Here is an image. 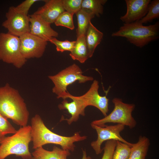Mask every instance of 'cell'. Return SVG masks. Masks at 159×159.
<instances>
[{
  "mask_svg": "<svg viewBox=\"0 0 159 159\" xmlns=\"http://www.w3.org/2000/svg\"><path fill=\"white\" fill-rule=\"evenodd\" d=\"M92 127L96 131L97 135L96 140L92 142L91 146L97 155L101 154L103 150L101 148L102 143L107 140H114L118 141L128 145L132 147L134 143H130L123 138L120 133L124 128V125L121 124L112 125H105L100 127L91 124Z\"/></svg>",
  "mask_w": 159,
  "mask_h": 159,
  "instance_id": "8",
  "label": "cell"
},
{
  "mask_svg": "<svg viewBox=\"0 0 159 159\" xmlns=\"http://www.w3.org/2000/svg\"><path fill=\"white\" fill-rule=\"evenodd\" d=\"M69 55L74 60L84 63L89 58L85 35L77 37L74 47Z\"/></svg>",
  "mask_w": 159,
  "mask_h": 159,
  "instance_id": "18",
  "label": "cell"
},
{
  "mask_svg": "<svg viewBox=\"0 0 159 159\" xmlns=\"http://www.w3.org/2000/svg\"><path fill=\"white\" fill-rule=\"evenodd\" d=\"M29 16L31 34L47 42L58 37V33L51 28V24L34 13Z\"/></svg>",
  "mask_w": 159,
  "mask_h": 159,
  "instance_id": "13",
  "label": "cell"
},
{
  "mask_svg": "<svg viewBox=\"0 0 159 159\" xmlns=\"http://www.w3.org/2000/svg\"><path fill=\"white\" fill-rule=\"evenodd\" d=\"M19 37L21 52L26 59L39 58L42 56L47 41L32 34L29 32Z\"/></svg>",
  "mask_w": 159,
  "mask_h": 159,
  "instance_id": "11",
  "label": "cell"
},
{
  "mask_svg": "<svg viewBox=\"0 0 159 159\" xmlns=\"http://www.w3.org/2000/svg\"><path fill=\"white\" fill-rule=\"evenodd\" d=\"M72 100L69 102L66 99H64L58 107L60 110H66L71 115V117L69 119H61V120H65L67 123L70 125L73 122H77L78 120L80 115L84 116L85 110L75 99L71 98Z\"/></svg>",
  "mask_w": 159,
  "mask_h": 159,
  "instance_id": "16",
  "label": "cell"
},
{
  "mask_svg": "<svg viewBox=\"0 0 159 159\" xmlns=\"http://www.w3.org/2000/svg\"><path fill=\"white\" fill-rule=\"evenodd\" d=\"M112 102L114 106L112 111L101 119L93 121L91 124L103 127L107 123H117L127 126L130 129L134 128L137 122L132 116V112L135 105L124 103L117 98H113Z\"/></svg>",
  "mask_w": 159,
  "mask_h": 159,
  "instance_id": "6",
  "label": "cell"
},
{
  "mask_svg": "<svg viewBox=\"0 0 159 159\" xmlns=\"http://www.w3.org/2000/svg\"><path fill=\"white\" fill-rule=\"evenodd\" d=\"M31 121L32 148L34 150L46 144H52L61 146L63 150L73 152L75 147L74 142L83 141L87 138L86 136L80 135L79 132L68 137L55 133L45 126L38 114L33 117Z\"/></svg>",
  "mask_w": 159,
  "mask_h": 159,
  "instance_id": "1",
  "label": "cell"
},
{
  "mask_svg": "<svg viewBox=\"0 0 159 159\" xmlns=\"http://www.w3.org/2000/svg\"><path fill=\"white\" fill-rule=\"evenodd\" d=\"M39 0H26L16 7L15 9L17 11L28 15V12L31 6Z\"/></svg>",
  "mask_w": 159,
  "mask_h": 159,
  "instance_id": "29",
  "label": "cell"
},
{
  "mask_svg": "<svg viewBox=\"0 0 159 159\" xmlns=\"http://www.w3.org/2000/svg\"><path fill=\"white\" fill-rule=\"evenodd\" d=\"M6 19L2 26L8 33L19 37L29 32L30 23L28 15L17 11L14 6L10 7L6 13Z\"/></svg>",
  "mask_w": 159,
  "mask_h": 159,
  "instance_id": "9",
  "label": "cell"
},
{
  "mask_svg": "<svg viewBox=\"0 0 159 159\" xmlns=\"http://www.w3.org/2000/svg\"><path fill=\"white\" fill-rule=\"evenodd\" d=\"M44 5L34 14L50 24L54 23L59 15L65 11L62 0H44Z\"/></svg>",
  "mask_w": 159,
  "mask_h": 159,
  "instance_id": "14",
  "label": "cell"
},
{
  "mask_svg": "<svg viewBox=\"0 0 159 159\" xmlns=\"http://www.w3.org/2000/svg\"><path fill=\"white\" fill-rule=\"evenodd\" d=\"M17 131L7 119L0 113V136H5L8 134H14Z\"/></svg>",
  "mask_w": 159,
  "mask_h": 159,
  "instance_id": "27",
  "label": "cell"
},
{
  "mask_svg": "<svg viewBox=\"0 0 159 159\" xmlns=\"http://www.w3.org/2000/svg\"><path fill=\"white\" fill-rule=\"evenodd\" d=\"M83 155L81 159H92V158L89 156H87V153L85 150H83Z\"/></svg>",
  "mask_w": 159,
  "mask_h": 159,
  "instance_id": "30",
  "label": "cell"
},
{
  "mask_svg": "<svg viewBox=\"0 0 159 159\" xmlns=\"http://www.w3.org/2000/svg\"><path fill=\"white\" fill-rule=\"evenodd\" d=\"M49 41L55 45L57 52H62L65 51L71 52L74 47L75 42V41H70L67 40L60 41L55 37L52 38Z\"/></svg>",
  "mask_w": 159,
  "mask_h": 159,
  "instance_id": "25",
  "label": "cell"
},
{
  "mask_svg": "<svg viewBox=\"0 0 159 159\" xmlns=\"http://www.w3.org/2000/svg\"><path fill=\"white\" fill-rule=\"evenodd\" d=\"M99 82L94 80L89 90L84 95L72 97L76 99L84 109L89 106L95 107L99 109L105 116L109 111V99L106 95L102 96L98 92Z\"/></svg>",
  "mask_w": 159,
  "mask_h": 159,
  "instance_id": "10",
  "label": "cell"
},
{
  "mask_svg": "<svg viewBox=\"0 0 159 159\" xmlns=\"http://www.w3.org/2000/svg\"><path fill=\"white\" fill-rule=\"evenodd\" d=\"M131 147L126 144L116 141L112 159H129Z\"/></svg>",
  "mask_w": 159,
  "mask_h": 159,
  "instance_id": "23",
  "label": "cell"
},
{
  "mask_svg": "<svg viewBox=\"0 0 159 159\" xmlns=\"http://www.w3.org/2000/svg\"><path fill=\"white\" fill-rule=\"evenodd\" d=\"M150 145L148 138L140 136L138 141L131 148L129 159H145Z\"/></svg>",
  "mask_w": 159,
  "mask_h": 159,
  "instance_id": "19",
  "label": "cell"
},
{
  "mask_svg": "<svg viewBox=\"0 0 159 159\" xmlns=\"http://www.w3.org/2000/svg\"><path fill=\"white\" fill-rule=\"evenodd\" d=\"M73 15L65 11L59 15L54 23L57 26H63L72 30L74 28L73 19Z\"/></svg>",
  "mask_w": 159,
  "mask_h": 159,
  "instance_id": "24",
  "label": "cell"
},
{
  "mask_svg": "<svg viewBox=\"0 0 159 159\" xmlns=\"http://www.w3.org/2000/svg\"><path fill=\"white\" fill-rule=\"evenodd\" d=\"M75 14L77 21V37L85 35L89 23L95 15L82 8Z\"/></svg>",
  "mask_w": 159,
  "mask_h": 159,
  "instance_id": "20",
  "label": "cell"
},
{
  "mask_svg": "<svg viewBox=\"0 0 159 159\" xmlns=\"http://www.w3.org/2000/svg\"><path fill=\"white\" fill-rule=\"evenodd\" d=\"M82 0H62L65 11L74 15L80 10Z\"/></svg>",
  "mask_w": 159,
  "mask_h": 159,
  "instance_id": "26",
  "label": "cell"
},
{
  "mask_svg": "<svg viewBox=\"0 0 159 159\" xmlns=\"http://www.w3.org/2000/svg\"><path fill=\"white\" fill-rule=\"evenodd\" d=\"M31 154V159H67L70 153L69 151L54 146L52 151L39 147L35 149Z\"/></svg>",
  "mask_w": 159,
  "mask_h": 159,
  "instance_id": "15",
  "label": "cell"
},
{
  "mask_svg": "<svg viewBox=\"0 0 159 159\" xmlns=\"http://www.w3.org/2000/svg\"><path fill=\"white\" fill-rule=\"evenodd\" d=\"M5 136H0V145L2 141V140L4 139V138L5 137Z\"/></svg>",
  "mask_w": 159,
  "mask_h": 159,
  "instance_id": "31",
  "label": "cell"
},
{
  "mask_svg": "<svg viewBox=\"0 0 159 159\" xmlns=\"http://www.w3.org/2000/svg\"><path fill=\"white\" fill-rule=\"evenodd\" d=\"M0 113L21 127L27 125L29 114L24 100L8 83L0 87Z\"/></svg>",
  "mask_w": 159,
  "mask_h": 159,
  "instance_id": "2",
  "label": "cell"
},
{
  "mask_svg": "<svg viewBox=\"0 0 159 159\" xmlns=\"http://www.w3.org/2000/svg\"><path fill=\"white\" fill-rule=\"evenodd\" d=\"M112 36L125 38L130 43L141 48L159 38V23L147 26L138 21L124 23L117 31L112 33Z\"/></svg>",
  "mask_w": 159,
  "mask_h": 159,
  "instance_id": "3",
  "label": "cell"
},
{
  "mask_svg": "<svg viewBox=\"0 0 159 159\" xmlns=\"http://www.w3.org/2000/svg\"><path fill=\"white\" fill-rule=\"evenodd\" d=\"M32 141L31 126L21 127L12 136L5 137L1 142L0 159H5L11 155L23 159H31L29 146Z\"/></svg>",
  "mask_w": 159,
  "mask_h": 159,
  "instance_id": "4",
  "label": "cell"
},
{
  "mask_svg": "<svg viewBox=\"0 0 159 159\" xmlns=\"http://www.w3.org/2000/svg\"><path fill=\"white\" fill-rule=\"evenodd\" d=\"M0 60L20 68L26 59L22 55L19 37L8 33H0Z\"/></svg>",
  "mask_w": 159,
  "mask_h": 159,
  "instance_id": "7",
  "label": "cell"
},
{
  "mask_svg": "<svg viewBox=\"0 0 159 159\" xmlns=\"http://www.w3.org/2000/svg\"><path fill=\"white\" fill-rule=\"evenodd\" d=\"M48 77L54 84L52 91L58 99L61 98L68 92L67 87L75 82L82 83L93 80L92 77L84 75L81 69L75 63Z\"/></svg>",
  "mask_w": 159,
  "mask_h": 159,
  "instance_id": "5",
  "label": "cell"
},
{
  "mask_svg": "<svg viewBox=\"0 0 159 159\" xmlns=\"http://www.w3.org/2000/svg\"><path fill=\"white\" fill-rule=\"evenodd\" d=\"M159 17V0H154L149 4L147 13L142 19L138 21L142 24L152 21Z\"/></svg>",
  "mask_w": 159,
  "mask_h": 159,
  "instance_id": "22",
  "label": "cell"
},
{
  "mask_svg": "<svg viewBox=\"0 0 159 159\" xmlns=\"http://www.w3.org/2000/svg\"><path fill=\"white\" fill-rule=\"evenodd\" d=\"M107 1V0H82L81 8L99 17L103 13V5Z\"/></svg>",
  "mask_w": 159,
  "mask_h": 159,
  "instance_id": "21",
  "label": "cell"
},
{
  "mask_svg": "<svg viewBox=\"0 0 159 159\" xmlns=\"http://www.w3.org/2000/svg\"><path fill=\"white\" fill-rule=\"evenodd\" d=\"M127 11L120 18L124 24L140 20L147 14L150 0H125Z\"/></svg>",
  "mask_w": 159,
  "mask_h": 159,
  "instance_id": "12",
  "label": "cell"
},
{
  "mask_svg": "<svg viewBox=\"0 0 159 159\" xmlns=\"http://www.w3.org/2000/svg\"><path fill=\"white\" fill-rule=\"evenodd\" d=\"M103 36V33L95 27L90 21L85 34L89 58L92 56L95 49L100 43Z\"/></svg>",
  "mask_w": 159,
  "mask_h": 159,
  "instance_id": "17",
  "label": "cell"
},
{
  "mask_svg": "<svg viewBox=\"0 0 159 159\" xmlns=\"http://www.w3.org/2000/svg\"><path fill=\"white\" fill-rule=\"evenodd\" d=\"M116 145V141L111 140L107 141L104 147L103 155L101 159H112V155Z\"/></svg>",
  "mask_w": 159,
  "mask_h": 159,
  "instance_id": "28",
  "label": "cell"
}]
</instances>
